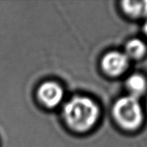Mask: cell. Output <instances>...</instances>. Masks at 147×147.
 <instances>
[{
  "label": "cell",
  "instance_id": "6da1fadb",
  "mask_svg": "<svg viewBox=\"0 0 147 147\" xmlns=\"http://www.w3.org/2000/svg\"><path fill=\"white\" fill-rule=\"evenodd\" d=\"M63 115L67 125L72 130L86 132L96 123L100 117V109L92 99L77 96L65 105Z\"/></svg>",
  "mask_w": 147,
  "mask_h": 147
},
{
  "label": "cell",
  "instance_id": "7a4b0ae2",
  "mask_svg": "<svg viewBox=\"0 0 147 147\" xmlns=\"http://www.w3.org/2000/svg\"><path fill=\"white\" fill-rule=\"evenodd\" d=\"M112 114L116 123L126 131L137 130L144 121L142 107L138 99L134 96H123L116 100Z\"/></svg>",
  "mask_w": 147,
  "mask_h": 147
},
{
  "label": "cell",
  "instance_id": "3957f363",
  "mask_svg": "<svg viewBox=\"0 0 147 147\" xmlns=\"http://www.w3.org/2000/svg\"><path fill=\"white\" fill-rule=\"evenodd\" d=\"M129 59L125 53L119 51H110L103 57L101 67L106 74L112 77L121 75L129 66Z\"/></svg>",
  "mask_w": 147,
  "mask_h": 147
},
{
  "label": "cell",
  "instance_id": "277c9868",
  "mask_svg": "<svg viewBox=\"0 0 147 147\" xmlns=\"http://www.w3.org/2000/svg\"><path fill=\"white\" fill-rule=\"evenodd\" d=\"M37 96L44 105L51 109L60 104L63 98V90L55 82H46L39 87Z\"/></svg>",
  "mask_w": 147,
  "mask_h": 147
},
{
  "label": "cell",
  "instance_id": "5b68a950",
  "mask_svg": "<svg viewBox=\"0 0 147 147\" xmlns=\"http://www.w3.org/2000/svg\"><path fill=\"white\" fill-rule=\"evenodd\" d=\"M126 86L130 93V96L138 98L146 92L147 81L143 75L134 74L128 78L126 82Z\"/></svg>",
  "mask_w": 147,
  "mask_h": 147
},
{
  "label": "cell",
  "instance_id": "8992f818",
  "mask_svg": "<svg viewBox=\"0 0 147 147\" xmlns=\"http://www.w3.org/2000/svg\"><path fill=\"white\" fill-rule=\"evenodd\" d=\"M121 8L127 16L132 18L147 17V1H123Z\"/></svg>",
  "mask_w": 147,
  "mask_h": 147
},
{
  "label": "cell",
  "instance_id": "52a82bcc",
  "mask_svg": "<svg viewBox=\"0 0 147 147\" xmlns=\"http://www.w3.org/2000/svg\"><path fill=\"white\" fill-rule=\"evenodd\" d=\"M146 52V46L143 41L138 39H133L128 42L125 47V55L128 59H139Z\"/></svg>",
  "mask_w": 147,
  "mask_h": 147
},
{
  "label": "cell",
  "instance_id": "ba28073f",
  "mask_svg": "<svg viewBox=\"0 0 147 147\" xmlns=\"http://www.w3.org/2000/svg\"><path fill=\"white\" fill-rule=\"evenodd\" d=\"M143 31H144V33L147 36V22L145 24H144V26H143Z\"/></svg>",
  "mask_w": 147,
  "mask_h": 147
}]
</instances>
